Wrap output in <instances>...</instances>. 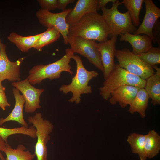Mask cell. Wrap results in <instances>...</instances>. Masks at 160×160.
Masks as SVG:
<instances>
[{
  "label": "cell",
  "instance_id": "obj_1",
  "mask_svg": "<svg viewBox=\"0 0 160 160\" xmlns=\"http://www.w3.org/2000/svg\"><path fill=\"white\" fill-rule=\"evenodd\" d=\"M109 34L102 15L92 13L85 15L76 23L69 26L68 37H79L101 42L108 39Z\"/></svg>",
  "mask_w": 160,
  "mask_h": 160
},
{
  "label": "cell",
  "instance_id": "obj_2",
  "mask_svg": "<svg viewBox=\"0 0 160 160\" xmlns=\"http://www.w3.org/2000/svg\"><path fill=\"white\" fill-rule=\"evenodd\" d=\"M71 59L75 60L76 64V74L72 77L71 83L68 84L62 85L59 91L65 94L71 92L72 95L68 101L78 104L81 102L82 94L92 93V87L88 85V83L93 78L97 76L98 73L94 70L89 71L87 70L79 56L74 54Z\"/></svg>",
  "mask_w": 160,
  "mask_h": 160
},
{
  "label": "cell",
  "instance_id": "obj_3",
  "mask_svg": "<svg viewBox=\"0 0 160 160\" xmlns=\"http://www.w3.org/2000/svg\"><path fill=\"white\" fill-rule=\"evenodd\" d=\"M74 54L70 48L65 50V54L62 58L53 63L47 65L34 66L29 71L27 77L31 85L40 83L44 79H59L63 72H66L72 75L73 72L69 63Z\"/></svg>",
  "mask_w": 160,
  "mask_h": 160
},
{
  "label": "cell",
  "instance_id": "obj_4",
  "mask_svg": "<svg viewBox=\"0 0 160 160\" xmlns=\"http://www.w3.org/2000/svg\"><path fill=\"white\" fill-rule=\"evenodd\" d=\"M146 80L132 74L119 66L116 65L114 69L99 88L100 94L103 99L108 100L111 97V93L122 86L129 85L139 88H144Z\"/></svg>",
  "mask_w": 160,
  "mask_h": 160
},
{
  "label": "cell",
  "instance_id": "obj_5",
  "mask_svg": "<svg viewBox=\"0 0 160 160\" xmlns=\"http://www.w3.org/2000/svg\"><path fill=\"white\" fill-rule=\"evenodd\" d=\"M122 4L118 0L113 4L110 8L105 7L101 9L102 16L108 28L111 37L120 34L129 33L134 34L137 30L133 25L128 11L124 13L119 12L118 7Z\"/></svg>",
  "mask_w": 160,
  "mask_h": 160
},
{
  "label": "cell",
  "instance_id": "obj_6",
  "mask_svg": "<svg viewBox=\"0 0 160 160\" xmlns=\"http://www.w3.org/2000/svg\"><path fill=\"white\" fill-rule=\"evenodd\" d=\"M115 57L120 67L143 80H146L155 72L152 66L127 48L116 50Z\"/></svg>",
  "mask_w": 160,
  "mask_h": 160
},
{
  "label": "cell",
  "instance_id": "obj_7",
  "mask_svg": "<svg viewBox=\"0 0 160 160\" xmlns=\"http://www.w3.org/2000/svg\"><path fill=\"white\" fill-rule=\"evenodd\" d=\"M28 122L32 124L36 130L37 142L35 147V152L37 160H47V144L50 139V134L54 126L50 121L44 119L40 112L30 116Z\"/></svg>",
  "mask_w": 160,
  "mask_h": 160
},
{
  "label": "cell",
  "instance_id": "obj_8",
  "mask_svg": "<svg viewBox=\"0 0 160 160\" xmlns=\"http://www.w3.org/2000/svg\"><path fill=\"white\" fill-rule=\"evenodd\" d=\"M68 39L70 49L74 54L77 53L86 57L91 63L103 72L101 56L95 40L77 36L68 37Z\"/></svg>",
  "mask_w": 160,
  "mask_h": 160
},
{
  "label": "cell",
  "instance_id": "obj_9",
  "mask_svg": "<svg viewBox=\"0 0 160 160\" xmlns=\"http://www.w3.org/2000/svg\"><path fill=\"white\" fill-rule=\"evenodd\" d=\"M72 8H68L61 12L54 13L49 11L40 9L36 13L39 23L47 28H54L57 29L62 36L64 43L68 44V34L70 25L66 21L67 15Z\"/></svg>",
  "mask_w": 160,
  "mask_h": 160
},
{
  "label": "cell",
  "instance_id": "obj_10",
  "mask_svg": "<svg viewBox=\"0 0 160 160\" xmlns=\"http://www.w3.org/2000/svg\"><path fill=\"white\" fill-rule=\"evenodd\" d=\"M12 85L22 93L25 101L24 106L25 112L33 113L41 108L40 96L44 91V89L34 87L27 78L22 81L12 82Z\"/></svg>",
  "mask_w": 160,
  "mask_h": 160
},
{
  "label": "cell",
  "instance_id": "obj_11",
  "mask_svg": "<svg viewBox=\"0 0 160 160\" xmlns=\"http://www.w3.org/2000/svg\"><path fill=\"white\" fill-rule=\"evenodd\" d=\"M6 46L0 44V81L5 79L13 82L20 81V69L25 57L20 58L15 62H12L8 57L6 52Z\"/></svg>",
  "mask_w": 160,
  "mask_h": 160
},
{
  "label": "cell",
  "instance_id": "obj_12",
  "mask_svg": "<svg viewBox=\"0 0 160 160\" xmlns=\"http://www.w3.org/2000/svg\"><path fill=\"white\" fill-rule=\"evenodd\" d=\"M117 37L113 36L110 39L97 43L103 68V73L105 80L108 77L116 66L114 57L116 50V43Z\"/></svg>",
  "mask_w": 160,
  "mask_h": 160
},
{
  "label": "cell",
  "instance_id": "obj_13",
  "mask_svg": "<svg viewBox=\"0 0 160 160\" xmlns=\"http://www.w3.org/2000/svg\"><path fill=\"white\" fill-rule=\"evenodd\" d=\"M145 13L143 20L134 34H144L150 37L155 43L153 35V29L156 22L160 17V9L152 0H144Z\"/></svg>",
  "mask_w": 160,
  "mask_h": 160
},
{
  "label": "cell",
  "instance_id": "obj_14",
  "mask_svg": "<svg viewBox=\"0 0 160 160\" xmlns=\"http://www.w3.org/2000/svg\"><path fill=\"white\" fill-rule=\"evenodd\" d=\"M97 0H78L75 7L67 15L66 23L70 25L78 22L85 15L97 13Z\"/></svg>",
  "mask_w": 160,
  "mask_h": 160
},
{
  "label": "cell",
  "instance_id": "obj_15",
  "mask_svg": "<svg viewBox=\"0 0 160 160\" xmlns=\"http://www.w3.org/2000/svg\"><path fill=\"white\" fill-rule=\"evenodd\" d=\"M140 88L129 85L121 86L111 93L109 102L112 105L118 102L121 107L125 108L131 104Z\"/></svg>",
  "mask_w": 160,
  "mask_h": 160
},
{
  "label": "cell",
  "instance_id": "obj_16",
  "mask_svg": "<svg viewBox=\"0 0 160 160\" xmlns=\"http://www.w3.org/2000/svg\"><path fill=\"white\" fill-rule=\"evenodd\" d=\"M120 40L129 42L132 48V51L139 55L147 52L153 47L151 39L146 35H135L127 33L120 34Z\"/></svg>",
  "mask_w": 160,
  "mask_h": 160
},
{
  "label": "cell",
  "instance_id": "obj_17",
  "mask_svg": "<svg viewBox=\"0 0 160 160\" xmlns=\"http://www.w3.org/2000/svg\"><path fill=\"white\" fill-rule=\"evenodd\" d=\"M12 93L15 100L14 107L10 114L5 118L0 119V125L10 121H15L21 126L28 127V123L25 120L23 115V108L25 100L18 90L15 88L12 89Z\"/></svg>",
  "mask_w": 160,
  "mask_h": 160
},
{
  "label": "cell",
  "instance_id": "obj_18",
  "mask_svg": "<svg viewBox=\"0 0 160 160\" xmlns=\"http://www.w3.org/2000/svg\"><path fill=\"white\" fill-rule=\"evenodd\" d=\"M152 67L156 71L146 79L144 88L151 100V103L155 106L160 104V68L156 65Z\"/></svg>",
  "mask_w": 160,
  "mask_h": 160
},
{
  "label": "cell",
  "instance_id": "obj_19",
  "mask_svg": "<svg viewBox=\"0 0 160 160\" xmlns=\"http://www.w3.org/2000/svg\"><path fill=\"white\" fill-rule=\"evenodd\" d=\"M148 95L144 88H140L129 107L128 111L131 114L138 113L141 117H145V111L148 106Z\"/></svg>",
  "mask_w": 160,
  "mask_h": 160
},
{
  "label": "cell",
  "instance_id": "obj_20",
  "mask_svg": "<svg viewBox=\"0 0 160 160\" xmlns=\"http://www.w3.org/2000/svg\"><path fill=\"white\" fill-rule=\"evenodd\" d=\"M42 33L35 35L24 36L14 32H11L8 36V40L15 44L22 52H28L33 48L37 40L41 36Z\"/></svg>",
  "mask_w": 160,
  "mask_h": 160
},
{
  "label": "cell",
  "instance_id": "obj_21",
  "mask_svg": "<svg viewBox=\"0 0 160 160\" xmlns=\"http://www.w3.org/2000/svg\"><path fill=\"white\" fill-rule=\"evenodd\" d=\"M26 150V147L22 144L13 149L7 143L2 151L6 156L4 160H33L36 156L35 153L32 154L29 150Z\"/></svg>",
  "mask_w": 160,
  "mask_h": 160
},
{
  "label": "cell",
  "instance_id": "obj_22",
  "mask_svg": "<svg viewBox=\"0 0 160 160\" xmlns=\"http://www.w3.org/2000/svg\"><path fill=\"white\" fill-rule=\"evenodd\" d=\"M146 135L144 148L147 158L151 159L158 155L160 151V136L154 130Z\"/></svg>",
  "mask_w": 160,
  "mask_h": 160
},
{
  "label": "cell",
  "instance_id": "obj_23",
  "mask_svg": "<svg viewBox=\"0 0 160 160\" xmlns=\"http://www.w3.org/2000/svg\"><path fill=\"white\" fill-rule=\"evenodd\" d=\"M146 135L133 133L128 136L127 141L132 153L138 155L140 160H146L147 157L144 148Z\"/></svg>",
  "mask_w": 160,
  "mask_h": 160
},
{
  "label": "cell",
  "instance_id": "obj_24",
  "mask_svg": "<svg viewBox=\"0 0 160 160\" xmlns=\"http://www.w3.org/2000/svg\"><path fill=\"white\" fill-rule=\"evenodd\" d=\"M60 35L59 31L55 28H48L46 31L42 33L33 48L38 51H41L43 47L57 40L60 38Z\"/></svg>",
  "mask_w": 160,
  "mask_h": 160
},
{
  "label": "cell",
  "instance_id": "obj_25",
  "mask_svg": "<svg viewBox=\"0 0 160 160\" xmlns=\"http://www.w3.org/2000/svg\"><path fill=\"white\" fill-rule=\"evenodd\" d=\"M144 0H123V4L128 10L129 16L134 26L140 24L139 15Z\"/></svg>",
  "mask_w": 160,
  "mask_h": 160
},
{
  "label": "cell",
  "instance_id": "obj_26",
  "mask_svg": "<svg viewBox=\"0 0 160 160\" xmlns=\"http://www.w3.org/2000/svg\"><path fill=\"white\" fill-rule=\"evenodd\" d=\"M144 62L152 66L160 63V47H152L147 52L138 55Z\"/></svg>",
  "mask_w": 160,
  "mask_h": 160
},
{
  "label": "cell",
  "instance_id": "obj_27",
  "mask_svg": "<svg viewBox=\"0 0 160 160\" xmlns=\"http://www.w3.org/2000/svg\"><path fill=\"white\" fill-rule=\"evenodd\" d=\"M37 1L41 9L50 11L57 8V0H38Z\"/></svg>",
  "mask_w": 160,
  "mask_h": 160
},
{
  "label": "cell",
  "instance_id": "obj_28",
  "mask_svg": "<svg viewBox=\"0 0 160 160\" xmlns=\"http://www.w3.org/2000/svg\"><path fill=\"white\" fill-rule=\"evenodd\" d=\"M17 131L16 128H7L0 127V136L7 142L8 137L10 136L17 134Z\"/></svg>",
  "mask_w": 160,
  "mask_h": 160
},
{
  "label": "cell",
  "instance_id": "obj_29",
  "mask_svg": "<svg viewBox=\"0 0 160 160\" xmlns=\"http://www.w3.org/2000/svg\"><path fill=\"white\" fill-rule=\"evenodd\" d=\"M153 35L155 43L160 47V23L159 20L155 23L153 29Z\"/></svg>",
  "mask_w": 160,
  "mask_h": 160
},
{
  "label": "cell",
  "instance_id": "obj_30",
  "mask_svg": "<svg viewBox=\"0 0 160 160\" xmlns=\"http://www.w3.org/2000/svg\"><path fill=\"white\" fill-rule=\"evenodd\" d=\"M10 106V104L7 102L5 92L0 91V108L4 111L7 107Z\"/></svg>",
  "mask_w": 160,
  "mask_h": 160
},
{
  "label": "cell",
  "instance_id": "obj_31",
  "mask_svg": "<svg viewBox=\"0 0 160 160\" xmlns=\"http://www.w3.org/2000/svg\"><path fill=\"white\" fill-rule=\"evenodd\" d=\"M75 0H57V8L64 10L66 9V7L68 4L75 1Z\"/></svg>",
  "mask_w": 160,
  "mask_h": 160
},
{
  "label": "cell",
  "instance_id": "obj_32",
  "mask_svg": "<svg viewBox=\"0 0 160 160\" xmlns=\"http://www.w3.org/2000/svg\"><path fill=\"white\" fill-rule=\"evenodd\" d=\"M116 0H97V10H99L103 7H105L106 5L110 2L114 3Z\"/></svg>",
  "mask_w": 160,
  "mask_h": 160
},
{
  "label": "cell",
  "instance_id": "obj_33",
  "mask_svg": "<svg viewBox=\"0 0 160 160\" xmlns=\"http://www.w3.org/2000/svg\"><path fill=\"white\" fill-rule=\"evenodd\" d=\"M7 143L6 142L2 137L0 136V158L1 160H4L5 159L2 154L1 151L4 149Z\"/></svg>",
  "mask_w": 160,
  "mask_h": 160
},
{
  "label": "cell",
  "instance_id": "obj_34",
  "mask_svg": "<svg viewBox=\"0 0 160 160\" xmlns=\"http://www.w3.org/2000/svg\"><path fill=\"white\" fill-rule=\"evenodd\" d=\"M2 81H0V91L5 92V88L2 85Z\"/></svg>",
  "mask_w": 160,
  "mask_h": 160
},
{
  "label": "cell",
  "instance_id": "obj_35",
  "mask_svg": "<svg viewBox=\"0 0 160 160\" xmlns=\"http://www.w3.org/2000/svg\"><path fill=\"white\" fill-rule=\"evenodd\" d=\"M1 39H0V44L1 43Z\"/></svg>",
  "mask_w": 160,
  "mask_h": 160
}]
</instances>
